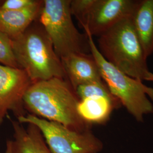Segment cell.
<instances>
[{
	"label": "cell",
	"instance_id": "obj_13",
	"mask_svg": "<svg viewBox=\"0 0 153 153\" xmlns=\"http://www.w3.org/2000/svg\"><path fill=\"white\" fill-rule=\"evenodd\" d=\"M137 35L147 58L153 54V0H140L133 16Z\"/></svg>",
	"mask_w": 153,
	"mask_h": 153
},
{
	"label": "cell",
	"instance_id": "obj_3",
	"mask_svg": "<svg viewBox=\"0 0 153 153\" xmlns=\"http://www.w3.org/2000/svg\"><path fill=\"white\" fill-rule=\"evenodd\" d=\"M98 49L104 58L126 75L145 81L150 72L147 57L133 22L126 18L99 37Z\"/></svg>",
	"mask_w": 153,
	"mask_h": 153
},
{
	"label": "cell",
	"instance_id": "obj_20",
	"mask_svg": "<svg viewBox=\"0 0 153 153\" xmlns=\"http://www.w3.org/2000/svg\"><path fill=\"white\" fill-rule=\"evenodd\" d=\"M0 2H1V1H0ZM0 3H1V2H0ZM0 6H1V5H0Z\"/></svg>",
	"mask_w": 153,
	"mask_h": 153
},
{
	"label": "cell",
	"instance_id": "obj_9",
	"mask_svg": "<svg viewBox=\"0 0 153 153\" xmlns=\"http://www.w3.org/2000/svg\"><path fill=\"white\" fill-rule=\"evenodd\" d=\"M61 61L66 78L69 79L74 90L83 84L103 80L98 66L91 53H73L61 59Z\"/></svg>",
	"mask_w": 153,
	"mask_h": 153
},
{
	"label": "cell",
	"instance_id": "obj_5",
	"mask_svg": "<svg viewBox=\"0 0 153 153\" xmlns=\"http://www.w3.org/2000/svg\"><path fill=\"white\" fill-rule=\"evenodd\" d=\"M70 4V0H44L39 16L60 59L73 53L90 51L86 35L80 33L73 23Z\"/></svg>",
	"mask_w": 153,
	"mask_h": 153
},
{
	"label": "cell",
	"instance_id": "obj_14",
	"mask_svg": "<svg viewBox=\"0 0 153 153\" xmlns=\"http://www.w3.org/2000/svg\"><path fill=\"white\" fill-rule=\"evenodd\" d=\"M75 91L79 100L95 96L115 97L103 80L88 82L80 85L76 88Z\"/></svg>",
	"mask_w": 153,
	"mask_h": 153
},
{
	"label": "cell",
	"instance_id": "obj_11",
	"mask_svg": "<svg viewBox=\"0 0 153 153\" xmlns=\"http://www.w3.org/2000/svg\"><path fill=\"white\" fill-rule=\"evenodd\" d=\"M121 106L115 97L95 96L79 100L77 111L82 120L89 125L103 124L109 120L114 109Z\"/></svg>",
	"mask_w": 153,
	"mask_h": 153
},
{
	"label": "cell",
	"instance_id": "obj_16",
	"mask_svg": "<svg viewBox=\"0 0 153 153\" xmlns=\"http://www.w3.org/2000/svg\"><path fill=\"white\" fill-rule=\"evenodd\" d=\"M96 0H71V15L75 16L83 28L86 25L88 17Z\"/></svg>",
	"mask_w": 153,
	"mask_h": 153
},
{
	"label": "cell",
	"instance_id": "obj_8",
	"mask_svg": "<svg viewBox=\"0 0 153 153\" xmlns=\"http://www.w3.org/2000/svg\"><path fill=\"white\" fill-rule=\"evenodd\" d=\"M139 1L96 0L83 28L92 36H100L123 19L133 16Z\"/></svg>",
	"mask_w": 153,
	"mask_h": 153
},
{
	"label": "cell",
	"instance_id": "obj_2",
	"mask_svg": "<svg viewBox=\"0 0 153 153\" xmlns=\"http://www.w3.org/2000/svg\"><path fill=\"white\" fill-rule=\"evenodd\" d=\"M35 21L21 34L11 38L19 68L32 82L52 78L66 79L62 62L49 36L40 23Z\"/></svg>",
	"mask_w": 153,
	"mask_h": 153
},
{
	"label": "cell",
	"instance_id": "obj_10",
	"mask_svg": "<svg viewBox=\"0 0 153 153\" xmlns=\"http://www.w3.org/2000/svg\"><path fill=\"white\" fill-rule=\"evenodd\" d=\"M9 120L13 129L11 153H53L36 126L27 124L25 128L18 120Z\"/></svg>",
	"mask_w": 153,
	"mask_h": 153
},
{
	"label": "cell",
	"instance_id": "obj_7",
	"mask_svg": "<svg viewBox=\"0 0 153 153\" xmlns=\"http://www.w3.org/2000/svg\"><path fill=\"white\" fill-rule=\"evenodd\" d=\"M31 83L22 69L0 64V126L10 111L17 118L26 115L23 98Z\"/></svg>",
	"mask_w": 153,
	"mask_h": 153
},
{
	"label": "cell",
	"instance_id": "obj_21",
	"mask_svg": "<svg viewBox=\"0 0 153 153\" xmlns=\"http://www.w3.org/2000/svg\"></svg>",
	"mask_w": 153,
	"mask_h": 153
},
{
	"label": "cell",
	"instance_id": "obj_1",
	"mask_svg": "<svg viewBox=\"0 0 153 153\" xmlns=\"http://www.w3.org/2000/svg\"><path fill=\"white\" fill-rule=\"evenodd\" d=\"M79 102L71 84L60 78L32 82L23 98L24 108L30 114L76 131L91 129V126L83 120L78 113Z\"/></svg>",
	"mask_w": 153,
	"mask_h": 153
},
{
	"label": "cell",
	"instance_id": "obj_18",
	"mask_svg": "<svg viewBox=\"0 0 153 153\" xmlns=\"http://www.w3.org/2000/svg\"><path fill=\"white\" fill-rule=\"evenodd\" d=\"M4 153H11V145L10 140H8L6 142L5 151Z\"/></svg>",
	"mask_w": 153,
	"mask_h": 153
},
{
	"label": "cell",
	"instance_id": "obj_17",
	"mask_svg": "<svg viewBox=\"0 0 153 153\" xmlns=\"http://www.w3.org/2000/svg\"><path fill=\"white\" fill-rule=\"evenodd\" d=\"M38 0H6L0 6V10L7 11L21 10L34 5Z\"/></svg>",
	"mask_w": 153,
	"mask_h": 153
},
{
	"label": "cell",
	"instance_id": "obj_12",
	"mask_svg": "<svg viewBox=\"0 0 153 153\" xmlns=\"http://www.w3.org/2000/svg\"><path fill=\"white\" fill-rule=\"evenodd\" d=\"M43 1L21 10L7 11L0 10V31L10 38H14L23 33L39 18Z\"/></svg>",
	"mask_w": 153,
	"mask_h": 153
},
{
	"label": "cell",
	"instance_id": "obj_4",
	"mask_svg": "<svg viewBox=\"0 0 153 153\" xmlns=\"http://www.w3.org/2000/svg\"><path fill=\"white\" fill-rule=\"evenodd\" d=\"M88 37L91 54L98 66L100 76L111 93L120 102L121 106L138 122L145 115L153 113V88L142 81L131 77L109 63L100 52L93 36L85 31Z\"/></svg>",
	"mask_w": 153,
	"mask_h": 153
},
{
	"label": "cell",
	"instance_id": "obj_19",
	"mask_svg": "<svg viewBox=\"0 0 153 153\" xmlns=\"http://www.w3.org/2000/svg\"><path fill=\"white\" fill-rule=\"evenodd\" d=\"M145 81H152L153 82V73L152 72H149L148 74V75L146 76Z\"/></svg>",
	"mask_w": 153,
	"mask_h": 153
},
{
	"label": "cell",
	"instance_id": "obj_15",
	"mask_svg": "<svg viewBox=\"0 0 153 153\" xmlns=\"http://www.w3.org/2000/svg\"><path fill=\"white\" fill-rule=\"evenodd\" d=\"M0 64L12 68H19L13 49L11 39L0 31Z\"/></svg>",
	"mask_w": 153,
	"mask_h": 153
},
{
	"label": "cell",
	"instance_id": "obj_6",
	"mask_svg": "<svg viewBox=\"0 0 153 153\" xmlns=\"http://www.w3.org/2000/svg\"><path fill=\"white\" fill-rule=\"evenodd\" d=\"M17 120L36 126L53 153H99L103 149V142L91 129L76 131L30 114L18 117Z\"/></svg>",
	"mask_w": 153,
	"mask_h": 153
}]
</instances>
